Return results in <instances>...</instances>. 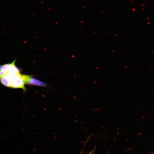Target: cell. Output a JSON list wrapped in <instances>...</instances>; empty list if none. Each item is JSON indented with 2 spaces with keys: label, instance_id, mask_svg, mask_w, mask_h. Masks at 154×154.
Masks as SVG:
<instances>
[{
  "label": "cell",
  "instance_id": "cell-1",
  "mask_svg": "<svg viewBox=\"0 0 154 154\" xmlns=\"http://www.w3.org/2000/svg\"><path fill=\"white\" fill-rule=\"evenodd\" d=\"M11 87L14 88H21L25 90V84L23 78V74L11 82Z\"/></svg>",
  "mask_w": 154,
  "mask_h": 154
},
{
  "label": "cell",
  "instance_id": "cell-2",
  "mask_svg": "<svg viewBox=\"0 0 154 154\" xmlns=\"http://www.w3.org/2000/svg\"><path fill=\"white\" fill-rule=\"evenodd\" d=\"M25 84L44 87L46 86V85L45 83L32 78L30 76L27 78Z\"/></svg>",
  "mask_w": 154,
  "mask_h": 154
},
{
  "label": "cell",
  "instance_id": "cell-3",
  "mask_svg": "<svg viewBox=\"0 0 154 154\" xmlns=\"http://www.w3.org/2000/svg\"><path fill=\"white\" fill-rule=\"evenodd\" d=\"M15 60L11 63V65L5 70L7 73H20L19 69L15 64Z\"/></svg>",
  "mask_w": 154,
  "mask_h": 154
},
{
  "label": "cell",
  "instance_id": "cell-4",
  "mask_svg": "<svg viewBox=\"0 0 154 154\" xmlns=\"http://www.w3.org/2000/svg\"><path fill=\"white\" fill-rule=\"evenodd\" d=\"M1 83L4 86L9 87H11V82L4 77L0 78Z\"/></svg>",
  "mask_w": 154,
  "mask_h": 154
},
{
  "label": "cell",
  "instance_id": "cell-5",
  "mask_svg": "<svg viewBox=\"0 0 154 154\" xmlns=\"http://www.w3.org/2000/svg\"><path fill=\"white\" fill-rule=\"evenodd\" d=\"M6 74V72L4 70H1L0 72V78L4 77Z\"/></svg>",
  "mask_w": 154,
  "mask_h": 154
},
{
  "label": "cell",
  "instance_id": "cell-6",
  "mask_svg": "<svg viewBox=\"0 0 154 154\" xmlns=\"http://www.w3.org/2000/svg\"><path fill=\"white\" fill-rule=\"evenodd\" d=\"M3 65H0V72L1 71V69L3 66Z\"/></svg>",
  "mask_w": 154,
  "mask_h": 154
},
{
  "label": "cell",
  "instance_id": "cell-7",
  "mask_svg": "<svg viewBox=\"0 0 154 154\" xmlns=\"http://www.w3.org/2000/svg\"><path fill=\"white\" fill-rule=\"evenodd\" d=\"M82 151L80 153V154H82Z\"/></svg>",
  "mask_w": 154,
  "mask_h": 154
}]
</instances>
